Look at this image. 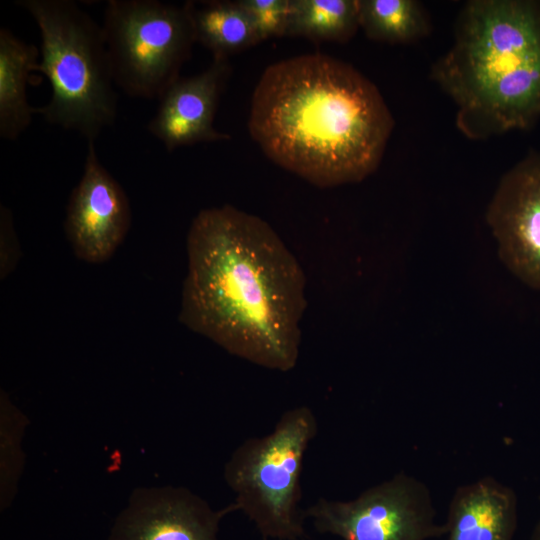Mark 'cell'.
<instances>
[{
	"label": "cell",
	"instance_id": "cell-11",
	"mask_svg": "<svg viewBox=\"0 0 540 540\" xmlns=\"http://www.w3.org/2000/svg\"><path fill=\"white\" fill-rule=\"evenodd\" d=\"M230 72L229 59H213L203 72L179 77L159 98L148 131L168 151L200 142L229 140L230 135L215 129L214 117Z\"/></svg>",
	"mask_w": 540,
	"mask_h": 540
},
{
	"label": "cell",
	"instance_id": "cell-6",
	"mask_svg": "<svg viewBox=\"0 0 540 540\" xmlns=\"http://www.w3.org/2000/svg\"><path fill=\"white\" fill-rule=\"evenodd\" d=\"M114 83L131 97L159 99L195 43L186 3L110 0L102 25Z\"/></svg>",
	"mask_w": 540,
	"mask_h": 540
},
{
	"label": "cell",
	"instance_id": "cell-17",
	"mask_svg": "<svg viewBox=\"0 0 540 540\" xmlns=\"http://www.w3.org/2000/svg\"><path fill=\"white\" fill-rule=\"evenodd\" d=\"M27 425V417L2 391L0 398L1 510L12 503L16 494L24 465L21 442Z\"/></svg>",
	"mask_w": 540,
	"mask_h": 540
},
{
	"label": "cell",
	"instance_id": "cell-2",
	"mask_svg": "<svg viewBox=\"0 0 540 540\" xmlns=\"http://www.w3.org/2000/svg\"><path fill=\"white\" fill-rule=\"evenodd\" d=\"M394 127L380 91L350 64L313 53L265 69L248 129L275 164L322 187L374 173Z\"/></svg>",
	"mask_w": 540,
	"mask_h": 540
},
{
	"label": "cell",
	"instance_id": "cell-13",
	"mask_svg": "<svg viewBox=\"0 0 540 540\" xmlns=\"http://www.w3.org/2000/svg\"><path fill=\"white\" fill-rule=\"evenodd\" d=\"M40 50L0 29V136L16 140L31 124L37 108L27 98L29 74L36 71Z\"/></svg>",
	"mask_w": 540,
	"mask_h": 540
},
{
	"label": "cell",
	"instance_id": "cell-12",
	"mask_svg": "<svg viewBox=\"0 0 540 540\" xmlns=\"http://www.w3.org/2000/svg\"><path fill=\"white\" fill-rule=\"evenodd\" d=\"M445 527L447 540H513L516 495L489 476L460 486L450 501Z\"/></svg>",
	"mask_w": 540,
	"mask_h": 540
},
{
	"label": "cell",
	"instance_id": "cell-7",
	"mask_svg": "<svg viewBox=\"0 0 540 540\" xmlns=\"http://www.w3.org/2000/svg\"><path fill=\"white\" fill-rule=\"evenodd\" d=\"M316 531L342 540H429L446 534L428 487L403 472L355 499L319 498L304 509Z\"/></svg>",
	"mask_w": 540,
	"mask_h": 540
},
{
	"label": "cell",
	"instance_id": "cell-20",
	"mask_svg": "<svg viewBox=\"0 0 540 540\" xmlns=\"http://www.w3.org/2000/svg\"><path fill=\"white\" fill-rule=\"evenodd\" d=\"M531 540H540V519L533 529Z\"/></svg>",
	"mask_w": 540,
	"mask_h": 540
},
{
	"label": "cell",
	"instance_id": "cell-18",
	"mask_svg": "<svg viewBox=\"0 0 540 540\" xmlns=\"http://www.w3.org/2000/svg\"><path fill=\"white\" fill-rule=\"evenodd\" d=\"M248 15L258 42L286 35L290 0H237Z\"/></svg>",
	"mask_w": 540,
	"mask_h": 540
},
{
	"label": "cell",
	"instance_id": "cell-16",
	"mask_svg": "<svg viewBox=\"0 0 540 540\" xmlns=\"http://www.w3.org/2000/svg\"><path fill=\"white\" fill-rule=\"evenodd\" d=\"M359 28V0H290L285 36L346 43Z\"/></svg>",
	"mask_w": 540,
	"mask_h": 540
},
{
	"label": "cell",
	"instance_id": "cell-1",
	"mask_svg": "<svg viewBox=\"0 0 540 540\" xmlns=\"http://www.w3.org/2000/svg\"><path fill=\"white\" fill-rule=\"evenodd\" d=\"M187 256L179 321L251 363L293 369L306 279L273 228L231 205L203 209L190 225Z\"/></svg>",
	"mask_w": 540,
	"mask_h": 540
},
{
	"label": "cell",
	"instance_id": "cell-19",
	"mask_svg": "<svg viewBox=\"0 0 540 540\" xmlns=\"http://www.w3.org/2000/svg\"><path fill=\"white\" fill-rule=\"evenodd\" d=\"M1 235V279L5 278L16 266L19 259V246L13 226L11 211L0 206Z\"/></svg>",
	"mask_w": 540,
	"mask_h": 540
},
{
	"label": "cell",
	"instance_id": "cell-5",
	"mask_svg": "<svg viewBox=\"0 0 540 540\" xmlns=\"http://www.w3.org/2000/svg\"><path fill=\"white\" fill-rule=\"evenodd\" d=\"M318 433L307 406L285 411L273 430L245 440L225 465L235 503L264 539L299 540L304 532L301 476L305 453Z\"/></svg>",
	"mask_w": 540,
	"mask_h": 540
},
{
	"label": "cell",
	"instance_id": "cell-3",
	"mask_svg": "<svg viewBox=\"0 0 540 540\" xmlns=\"http://www.w3.org/2000/svg\"><path fill=\"white\" fill-rule=\"evenodd\" d=\"M431 79L455 103L471 140L527 130L540 118V1L471 0Z\"/></svg>",
	"mask_w": 540,
	"mask_h": 540
},
{
	"label": "cell",
	"instance_id": "cell-4",
	"mask_svg": "<svg viewBox=\"0 0 540 540\" xmlns=\"http://www.w3.org/2000/svg\"><path fill=\"white\" fill-rule=\"evenodd\" d=\"M40 31L36 71L48 79L49 101L37 114L95 142L117 117V93L102 26L70 0H20Z\"/></svg>",
	"mask_w": 540,
	"mask_h": 540
},
{
	"label": "cell",
	"instance_id": "cell-14",
	"mask_svg": "<svg viewBox=\"0 0 540 540\" xmlns=\"http://www.w3.org/2000/svg\"><path fill=\"white\" fill-rule=\"evenodd\" d=\"M186 6L195 42L210 50L213 59H229L259 43L238 1H189Z\"/></svg>",
	"mask_w": 540,
	"mask_h": 540
},
{
	"label": "cell",
	"instance_id": "cell-10",
	"mask_svg": "<svg viewBox=\"0 0 540 540\" xmlns=\"http://www.w3.org/2000/svg\"><path fill=\"white\" fill-rule=\"evenodd\" d=\"M234 511L235 502L214 510L184 487L138 488L108 540H218L221 520Z\"/></svg>",
	"mask_w": 540,
	"mask_h": 540
},
{
	"label": "cell",
	"instance_id": "cell-8",
	"mask_svg": "<svg viewBox=\"0 0 540 540\" xmlns=\"http://www.w3.org/2000/svg\"><path fill=\"white\" fill-rule=\"evenodd\" d=\"M486 221L506 268L540 290V152H529L502 176Z\"/></svg>",
	"mask_w": 540,
	"mask_h": 540
},
{
	"label": "cell",
	"instance_id": "cell-15",
	"mask_svg": "<svg viewBox=\"0 0 540 540\" xmlns=\"http://www.w3.org/2000/svg\"><path fill=\"white\" fill-rule=\"evenodd\" d=\"M359 25L374 41L409 44L428 36L430 17L416 0H359Z\"/></svg>",
	"mask_w": 540,
	"mask_h": 540
},
{
	"label": "cell",
	"instance_id": "cell-9",
	"mask_svg": "<svg viewBox=\"0 0 540 540\" xmlns=\"http://www.w3.org/2000/svg\"><path fill=\"white\" fill-rule=\"evenodd\" d=\"M131 224L127 195L100 162L94 142H88L82 177L73 189L64 228L74 254L88 263L108 260Z\"/></svg>",
	"mask_w": 540,
	"mask_h": 540
}]
</instances>
